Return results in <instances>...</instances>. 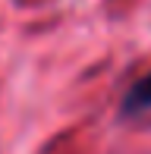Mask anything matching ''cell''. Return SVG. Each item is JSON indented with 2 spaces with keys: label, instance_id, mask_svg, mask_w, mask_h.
<instances>
[{
  "label": "cell",
  "instance_id": "cell-1",
  "mask_svg": "<svg viewBox=\"0 0 151 154\" xmlns=\"http://www.w3.org/2000/svg\"><path fill=\"white\" fill-rule=\"evenodd\" d=\"M142 110H151V72L142 75L123 97V113H142Z\"/></svg>",
  "mask_w": 151,
  "mask_h": 154
}]
</instances>
